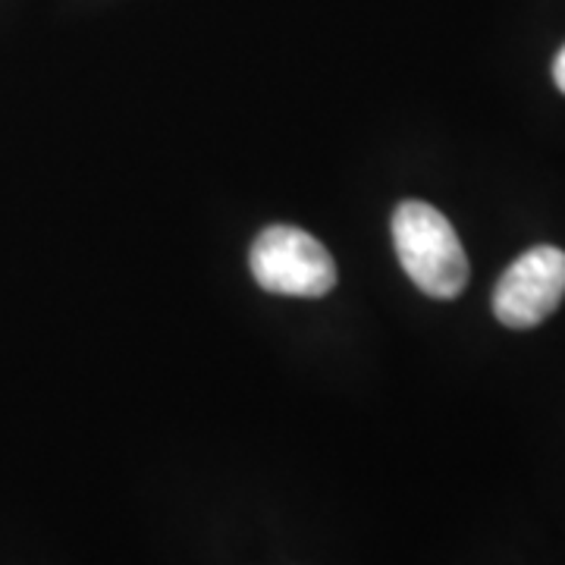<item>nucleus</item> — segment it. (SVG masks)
<instances>
[{
  "mask_svg": "<svg viewBox=\"0 0 565 565\" xmlns=\"http://www.w3.org/2000/svg\"><path fill=\"white\" fill-rule=\"evenodd\" d=\"M553 79H556V88L565 95V47L556 54V61H553Z\"/></svg>",
  "mask_w": 565,
  "mask_h": 565,
  "instance_id": "nucleus-4",
  "label": "nucleus"
},
{
  "mask_svg": "<svg viewBox=\"0 0 565 565\" xmlns=\"http://www.w3.org/2000/svg\"><path fill=\"white\" fill-rule=\"evenodd\" d=\"M565 299V252L556 245H534L505 267L493 289V315L512 330L546 321Z\"/></svg>",
  "mask_w": 565,
  "mask_h": 565,
  "instance_id": "nucleus-3",
  "label": "nucleus"
},
{
  "mask_svg": "<svg viewBox=\"0 0 565 565\" xmlns=\"http://www.w3.org/2000/svg\"><path fill=\"white\" fill-rule=\"evenodd\" d=\"M252 277L262 289L296 299H318L337 286V264L311 233L299 226H267L252 243Z\"/></svg>",
  "mask_w": 565,
  "mask_h": 565,
  "instance_id": "nucleus-2",
  "label": "nucleus"
},
{
  "mask_svg": "<svg viewBox=\"0 0 565 565\" xmlns=\"http://www.w3.org/2000/svg\"><path fill=\"white\" fill-rule=\"evenodd\" d=\"M396 258L422 292L456 299L468 282V258L452 223L427 202H403L393 211Z\"/></svg>",
  "mask_w": 565,
  "mask_h": 565,
  "instance_id": "nucleus-1",
  "label": "nucleus"
}]
</instances>
